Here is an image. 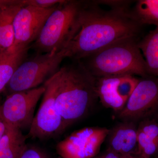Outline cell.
I'll return each mask as SVG.
<instances>
[{"instance_id": "cell-1", "label": "cell", "mask_w": 158, "mask_h": 158, "mask_svg": "<svg viewBox=\"0 0 158 158\" xmlns=\"http://www.w3.org/2000/svg\"><path fill=\"white\" fill-rule=\"evenodd\" d=\"M131 4L105 10L96 1H85L75 34L63 50L65 57L81 60L113 44L141 37V24L131 11Z\"/></svg>"}, {"instance_id": "cell-2", "label": "cell", "mask_w": 158, "mask_h": 158, "mask_svg": "<svg viewBox=\"0 0 158 158\" xmlns=\"http://www.w3.org/2000/svg\"><path fill=\"white\" fill-rule=\"evenodd\" d=\"M73 61L58 72L56 102L63 131L85 116L98 99L96 78L81 61Z\"/></svg>"}, {"instance_id": "cell-3", "label": "cell", "mask_w": 158, "mask_h": 158, "mask_svg": "<svg viewBox=\"0 0 158 158\" xmlns=\"http://www.w3.org/2000/svg\"><path fill=\"white\" fill-rule=\"evenodd\" d=\"M141 37L115 43L80 61L95 77L111 76H149L139 47Z\"/></svg>"}, {"instance_id": "cell-4", "label": "cell", "mask_w": 158, "mask_h": 158, "mask_svg": "<svg viewBox=\"0 0 158 158\" xmlns=\"http://www.w3.org/2000/svg\"><path fill=\"white\" fill-rule=\"evenodd\" d=\"M85 1H65L49 16L33 48L37 53L63 49L75 34Z\"/></svg>"}, {"instance_id": "cell-5", "label": "cell", "mask_w": 158, "mask_h": 158, "mask_svg": "<svg viewBox=\"0 0 158 158\" xmlns=\"http://www.w3.org/2000/svg\"><path fill=\"white\" fill-rule=\"evenodd\" d=\"M66 58L63 49L47 53H37L25 60L18 67L6 87L9 94L30 90L44 84L59 71ZM8 94V95H9Z\"/></svg>"}, {"instance_id": "cell-6", "label": "cell", "mask_w": 158, "mask_h": 158, "mask_svg": "<svg viewBox=\"0 0 158 158\" xmlns=\"http://www.w3.org/2000/svg\"><path fill=\"white\" fill-rule=\"evenodd\" d=\"M58 72L44 84L45 91L39 110L34 116L28 136L45 138L63 131V123L56 106Z\"/></svg>"}, {"instance_id": "cell-7", "label": "cell", "mask_w": 158, "mask_h": 158, "mask_svg": "<svg viewBox=\"0 0 158 158\" xmlns=\"http://www.w3.org/2000/svg\"><path fill=\"white\" fill-rule=\"evenodd\" d=\"M45 90L43 85L9 94L0 105V116L8 125L21 130L26 127H30L35 108Z\"/></svg>"}, {"instance_id": "cell-8", "label": "cell", "mask_w": 158, "mask_h": 158, "mask_svg": "<svg viewBox=\"0 0 158 158\" xmlns=\"http://www.w3.org/2000/svg\"><path fill=\"white\" fill-rule=\"evenodd\" d=\"M158 111V78L148 76L139 79L138 85L119 117L126 121L147 118Z\"/></svg>"}, {"instance_id": "cell-9", "label": "cell", "mask_w": 158, "mask_h": 158, "mask_svg": "<svg viewBox=\"0 0 158 158\" xmlns=\"http://www.w3.org/2000/svg\"><path fill=\"white\" fill-rule=\"evenodd\" d=\"M110 131L106 127L84 128L59 142L57 151L63 158H92L98 154Z\"/></svg>"}, {"instance_id": "cell-10", "label": "cell", "mask_w": 158, "mask_h": 158, "mask_svg": "<svg viewBox=\"0 0 158 158\" xmlns=\"http://www.w3.org/2000/svg\"><path fill=\"white\" fill-rule=\"evenodd\" d=\"M58 6L46 9L23 6L15 17L14 42L11 47L18 49L29 48L37 40L47 20Z\"/></svg>"}, {"instance_id": "cell-11", "label": "cell", "mask_w": 158, "mask_h": 158, "mask_svg": "<svg viewBox=\"0 0 158 158\" xmlns=\"http://www.w3.org/2000/svg\"><path fill=\"white\" fill-rule=\"evenodd\" d=\"M108 149L119 155H136L138 152V128L132 121H125L110 130Z\"/></svg>"}, {"instance_id": "cell-12", "label": "cell", "mask_w": 158, "mask_h": 158, "mask_svg": "<svg viewBox=\"0 0 158 158\" xmlns=\"http://www.w3.org/2000/svg\"><path fill=\"white\" fill-rule=\"evenodd\" d=\"M120 76L95 77L97 93L102 104L119 113L127 103L119 94L118 84Z\"/></svg>"}, {"instance_id": "cell-13", "label": "cell", "mask_w": 158, "mask_h": 158, "mask_svg": "<svg viewBox=\"0 0 158 158\" xmlns=\"http://www.w3.org/2000/svg\"><path fill=\"white\" fill-rule=\"evenodd\" d=\"M28 49L11 47L0 52V93L6 89L15 71L26 60Z\"/></svg>"}, {"instance_id": "cell-14", "label": "cell", "mask_w": 158, "mask_h": 158, "mask_svg": "<svg viewBox=\"0 0 158 158\" xmlns=\"http://www.w3.org/2000/svg\"><path fill=\"white\" fill-rule=\"evenodd\" d=\"M26 140L22 130L7 125L0 141V158H19L27 147Z\"/></svg>"}, {"instance_id": "cell-15", "label": "cell", "mask_w": 158, "mask_h": 158, "mask_svg": "<svg viewBox=\"0 0 158 158\" xmlns=\"http://www.w3.org/2000/svg\"><path fill=\"white\" fill-rule=\"evenodd\" d=\"M24 6L23 0L20 4L0 9V52L10 48L14 44L15 17Z\"/></svg>"}, {"instance_id": "cell-16", "label": "cell", "mask_w": 158, "mask_h": 158, "mask_svg": "<svg viewBox=\"0 0 158 158\" xmlns=\"http://www.w3.org/2000/svg\"><path fill=\"white\" fill-rule=\"evenodd\" d=\"M138 45L144 57L148 75L158 78V27L141 38Z\"/></svg>"}, {"instance_id": "cell-17", "label": "cell", "mask_w": 158, "mask_h": 158, "mask_svg": "<svg viewBox=\"0 0 158 158\" xmlns=\"http://www.w3.org/2000/svg\"><path fill=\"white\" fill-rule=\"evenodd\" d=\"M133 16L142 26L158 27V0H139L131 8Z\"/></svg>"}, {"instance_id": "cell-18", "label": "cell", "mask_w": 158, "mask_h": 158, "mask_svg": "<svg viewBox=\"0 0 158 158\" xmlns=\"http://www.w3.org/2000/svg\"><path fill=\"white\" fill-rule=\"evenodd\" d=\"M138 152L143 158H151L158 152V144L138 129Z\"/></svg>"}, {"instance_id": "cell-19", "label": "cell", "mask_w": 158, "mask_h": 158, "mask_svg": "<svg viewBox=\"0 0 158 158\" xmlns=\"http://www.w3.org/2000/svg\"><path fill=\"white\" fill-rule=\"evenodd\" d=\"M138 129L158 144V122L157 120L144 118L140 123Z\"/></svg>"}, {"instance_id": "cell-20", "label": "cell", "mask_w": 158, "mask_h": 158, "mask_svg": "<svg viewBox=\"0 0 158 158\" xmlns=\"http://www.w3.org/2000/svg\"><path fill=\"white\" fill-rule=\"evenodd\" d=\"M64 1V0H24V5L41 9H50L58 6Z\"/></svg>"}, {"instance_id": "cell-21", "label": "cell", "mask_w": 158, "mask_h": 158, "mask_svg": "<svg viewBox=\"0 0 158 158\" xmlns=\"http://www.w3.org/2000/svg\"><path fill=\"white\" fill-rule=\"evenodd\" d=\"M19 158H48L41 150L34 147H27Z\"/></svg>"}, {"instance_id": "cell-22", "label": "cell", "mask_w": 158, "mask_h": 158, "mask_svg": "<svg viewBox=\"0 0 158 158\" xmlns=\"http://www.w3.org/2000/svg\"><path fill=\"white\" fill-rule=\"evenodd\" d=\"M92 158H120V156L118 154L108 149L105 152L97 155Z\"/></svg>"}, {"instance_id": "cell-23", "label": "cell", "mask_w": 158, "mask_h": 158, "mask_svg": "<svg viewBox=\"0 0 158 158\" xmlns=\"http://www.w3.org/2000/svg\"><path fill=\"white\" fill-rule=\"evenodd\" d=\"M23 0H0V9L22 3Z\"/></svg>"}, {"instance_id": "cell-24", "label": "cell", "mask_w": 158, "mask_h": 158, "mask_svg": "<svg viewBox=\"0 0 158 158\" xmlns=\"http://www.w3.org/2000/svg\"><path fill=\"white\" fill-rule=\"evenodd\" d=\"M7 128V124L0 116V141L6 133Z\"/></svg>"}, {"instance_id": "cell-25", "label": "cell", "mask_w": 158, "mask_h": 158, "mask_svg": "<svg viewBox=\"0 0 158 158\" xmlns=\"http://www.w3.org/2000/svg\"><path fill=\"white\" fill-rule=\"evenodd\" d=\"M133 155L127 154V155H119L120 158H132Z\"/></svg>"}, {"instance_id": "cell-26", "label": "cell", "mask_w": 158, "mask_h": 158, "mask_svg": "<svg viewBox=\"0 0 158 158\" xmlns=\"http://www.w3.org/2000/svg\"><path fill=\"white\" fill-rule=\"evenodd\" d=\"M132 158H143L140 156L138 155H133Z\"/></svg>"}, {"instance_id": "cell-27", "label": "cell", "mask_w": 158, "mask_h": 158, "mask_svg": "<svg viewBox=\"0 0 158 158\" xmlns=\"http://www.w3.org/2000/svg\"><path fill=\"white\" fill-rule=\"evenodd\" d=\"M157 121H158V120H157Z\"/></svg>"}, {"instance_id": "cell-28", "label": "cell", "mask_w": 158, "mask_h": 158, "mask_svg": "<svg viewBox=\"0 0 158 158\" xmlns=\"http://www.w3.org/2000/svg\"><path fill=\"white\" fill-rule=\"evenodd\" d=\"M158 158V157H156V158Z\"/></svg>"}]
</instances>
